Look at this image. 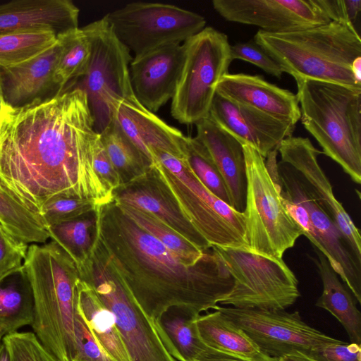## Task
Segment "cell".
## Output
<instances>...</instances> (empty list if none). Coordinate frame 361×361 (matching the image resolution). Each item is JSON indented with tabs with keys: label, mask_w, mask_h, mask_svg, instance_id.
<instances>
[{
	"label": "cell",
	"mask_w": 361,
	"mask_h": 361,
	"mask_svg": "<svg viewBox=\"0 0 361 361\" xmlns=\"http://www.w3.org/2000/svg\"><path fill=\"white\" fill-rule=\"evenodd\" d=\"M100 134L86 93L66 90L47 99L0 111V184L39 214L56 197L96 205L113 200L94 168Z\"/></svg>",
	"instance_id": "obj_1"
},
{
	"label": "cell",
	"mask_w": 361,
	"mask_h": 361,
	"mask_svg": "<svg viewBox=\"0 0 361 361\" xmlns=\"http://www.w3.org/2000/svg\"><path fill=\"white\" fill-rule=\"evenodd\" d=\"M92 246L154 325L171 307L215 310L234 279L212 247L192 266L135 224L114 200L97 205ZM155 327V326H154Z\"/></svg>",
	"instance_id": "obj_2"
},
{
	"label": "cell",
	"mask_w": 361,
	"mask_h": 361,
	"mask_svg": "<svg viewBox=\"0 0 361 361\" xmlns=\"http://www.w3.org/2000/svg\"><path fill=\"white\" fill-rule=\"evenodd\" d=\"M23 269L34 298V334L59 361H73L76 355L75 316L76 266L54 241L28 247Z\"/></svg>",
	"instance_id": "obj_3"
},
{
	"label": "cell",
	"mask_w": 361,
	"mask_h": 361,
	"mask_svg": "<svg viewBox=\"0 0 361 361\" xmlns=\"http://www.w3.org/2000/svg\"><path fill=\"white\" fill-rule=\"evenodd\" d=\"M253 39L295 80H319L361 89L351 71L353 61L361 56L360 37L353 26L331 21L286 33L259 30Z\"/></svg>",
	"instance_id": "obj_4"
},
{
	"label": "cell",
	"mask_w": 361,
	"mask_h": 361,
	"mask_svg": "<svg viewBox=\"0 0 361 361\" xmlns=\"http://www.w3.org/2000/svg\"><path fill=\"white\" fill-rule=\"evenodd\" d=\"M300 119L322 154L361 183V89L336 83L296 80Z\"/></svg>",
	"instance_id": "obj_5"
},
{
	"label": "cell",
	"mask_w": 361,
	"mask_h": 361,
	"mask_svg": "<svg viewBox=\"0 0 361 361\" xmlns=\"http://www.w3.org/2000/svg\"><path fill=\"white\" fill-rule=\"evenodd\" d=\"M153 166L180 210L212 246L248 249L243 213L238 212L207 189L187 159L152 149Z\"/></svg>",
	"instance_id": "obj_6"
},
{
	"label": "cell",
	"mask_w": 361,
	"mask_h": 361,
	"mask_svg": "<svg viewBox=\"0 0 361 361\" xmlns=\"http://www.w3.org/2000/svg\"><path fill=\"white\" fill-rule=\"evenodd\" d=\"M242 145L247 176L243 213L248 250L283 258L284 252L303 235L302 231L286 210L279 185L271 176L265 159L251 145Z\"/></svg>",
	"instance_id": "obj_7"
},
{
	"label": "cell",
	"mask_w": 361,
	"mask_h": 361,
	"mask_svg": "<svg viewBox=\"0 0 361 361\" xmlns=\"http://www.w3.org/2000/svg\"><path fill=\"white\" fill-rule=\"evenodd\" d=\"M184 59L171 99V114L180 123L195 124L207 118L216 87L232 62L228 37L205 27L183 43Z\"/></svg>",
	"instance_id": "obj_8"
},
{
	"label": "cell",
	"mask_w": 361,
	"mask_h": 361,
	"mask_svg": "<svg viewBox=\"0 0 361 361\" xmlns=\"http://www.w3.org/2000/svg\"><path fill=\"white\" fill-rule=\"evenodd\" d=\"M82 28L90 41V59L85 74L70 88L86 93L95 130L100 133L111 122L116 102L135 97L129 73L133 56L105 16Z\"/></svg>",
	"instance_id": "obj_9"
},
{
	"label": "cell",
	"mask_w": 361,
	"mask_h": 361,
	"mask_svg": "<svg viewBox=\"0 0 361 361\" xmlns=\"http://www.w3.org/2000/svg\"><path fill=\"white\" fill-rule=\"evenodd\" d=\"M77 269L79 278L114 314L130 361H177L163 344L153 322L92 246Z\"/></svg>",
	"instance_id": "obj_10"
},
{
	"label": "cell",
	"mask_w": 361,
	"mask_h": 361,
	"mask_svg": "<svg viewBox=\"0 0 361 361\" xmlns=\"http://www.w3.org/2000/svg\"><path fill=\"white\" fill-rule=\"evenodd\" d=\"M212 247L234 279L231 291L220 304L284 310L300 296L298 281L283 258L262 255L243 247Z\"/></svg>",
	"instance_id": "obj_11"
},
{
	"label": "cell",
	"mask_w": 361,
	"mask_h": 361,
	"mask_svg": "<svg viewBox=\"0 0 361 361\" xmlns=\"http://www.w3.org/2000/svg\"><path fill=\"white\" fill-rule=\"evenodd\" d=\"M104 16L134 56L168 44L183 43L206 27L203 16L161 3L133 2Z\"/></svg>",
	"instance_id": "obj_12"
},
{
	"label": "cell",
	"mask_w": 361,
	"mask_h": 361,
	"mask_svg": "<svg viewBox=\"0 0 361 361\" xmlns=\"http://www.w3.org/2000/svg\"><path fill=\"white\" fill-rule=\"evenodd\" d=\"M267 168L279 185L280 195L297 202L307 210L309 219L302 226L305 235L327 259L330 266L361 303V258L325 212L302 190L290 171L275 157L266 160Z\"/></svg>",
	"instance_id": "obj_13"
},
{
	"label": "cell",
	"mask_w": 361,
	"mask_h": 361,
	"mask_svg": "<svg viewBox=\"0 0 361 361\" xmlns=\"http://www.w3.org/2000/svg\"><path fill=\"white\" fill-rule=\"evenodd\" d=\"M215 310L221 312L272 357L281 358L295 351L309 355L314 349L338 341L307 325L298 312L219 305Z\"/></svg>",
	"instance_id": "obj_14"
},
{
	"label": "cell",
	"mask_w": 361,
	"mask_h": 361,
	"mask_svg": "<svg viewBox=\"0 0 361 361\" xmlns=\"http://www.w3.org/2000/svg\"><path fill=\"white\" fill-rule=\"evenodd\" d=\"M280 162L292 173L305 193L325 212L361 258V236L342 204L335 197L331 183L318 162V150L307 137L285 138L278 147Z\"/></svg>",
	"instance_id": "obj_15"
},
{
	"label": "cell",
	"mask_w": 361,
	"mask_h": 361,
	"mask_svg": "<svg viewBox=\"0 0 361 361\" xmlns=\"http://www.w3.org/2000/svg\"><path fill=\"white\" fill-rule=\"evenodd\" d=\"M225 20L270 33L302 30L331 22L324 0H213Z\"/></svg>",
	"instance_id": "obj_16"
},
{
	"label": "cell",
	"mask_w": 361,
	"mask_h": 361,
	"mask_svg": "<svg viewBox=\"0 0 361 361\" xmlns=\"http://www.w3.org/2000/svg\"><path fill=\"white\" fill-rule=\"evenodd\" d=\"M184 59L183 43H171L135 56L129 66L133 93L139 102L157 112L172 99Z\"/></svg>",
	"instance_id": "obj_17"
},
{
	"label": "cell",
	"mask_w": 361,
	"mask_h": 361,
	"mask_svg": "<svg viewBox=\"0 0 361 361\" xmlns=\"http://www.w3.org/2000/svg\"><path fill=\"white\" fill-rule=\"evenodd\" d=\"M112 195L117 202L151 213L202 252L212 248L183 214L154 166L137 179L121 184Z\"/></svg>",
	"instance_id": "obj_18"
},
{
	"label": "cell",
	"mask_w": 361,
	"mask_h": 361,
	"mask_svg": "<svg viewBox=\"0 0 361 361\" xmlns=\"http://www.w3.org/2000/svg\"><path fill=\"white\" fill-rule=\"evenodd\" d=\"M209 116L242 143L254 147L264 159L292 136L295 125L215 94Z\"/></svg>",
	"instance_id": "obj_19"
},
{
	"label": "cell",
	"mask_w": 361,
	"mask_h": 361,
	"mask_svg": "<svg viewBox=\"0 0 361 361\" xmlns=\"http://www.w3.org/2000/svg\"><path fill=\"white\" fill-rule=\"evenodd\" d=\"M112 120L152 166L157 161L152 149L187 159L186 136L144 107L135 97L117 102Z\"/></svg>",
	"instance_id": "obj_20"
},
{
	"label": "cell",
	"mask_w": 361,
	"mask_h": 361,
	"mask_svg": "<svg viewBox=\"0 0 361 361\" xmlns=\"http://www.w3.org/2000/svg\"><path fill=\"white\" fill-rule=\"evenodd\" d=\"M20 64L0 67L4 102L11 107H21L36 101L52 98L61 91L55 80L56 66L62 41Z\"/></svg>",
	"instance_id": "obj_21"
},
{
	"label": "cell",
	"mask_w": 361,
	"mask_h": 361,
	"mask_svg": "<svg viewBox=\"0 0 361 361\" xmlns=\"http://www.w3.org/2000/svg\"><path fill=\"white\" fill-rule=\"evenodd\" d=\"M216 93L293 125L300 119L296 94L270 83L259 75L227 73L218 82Z\"/></svg>",
	"instance_id": "obj_22"
},
{
	"label": "cell",
	"mask_w": 361,
	"mask_h": 361,
	"mask_svg": "<svg viewBox=\"0 0 361 361\" xmlns=\"http://www.w3.org/2000/svg\"><path fill=\"white\" fill-rule=\"evenodd\" d=\"M195 136L207 149L226 185L231 207L243 213L247 176L242 143L209 116L195 124Z\"/></svg>",
	"instance_id": "obj_23"
},
{
	"label": "cell",
	"mask_w": 361,
	"mask_h": 361,
	"mask_svg": "<svg viewBox=\"0 0 361 361\" xmlns=\"http://www.w3.org/2000/svg\"><path fill=\"white\" fill-rule=\"evenodd\" d=\"M79 8L70 0H14L0 4V35L48 29L57 36L79 28Z\"/></svg>",
	"instance_id": "obj_24"
},
{
	"label": "cell",
	"mask_w": 361,
	"mask_h": 361,
	"mask_svg": "<svg viewBox=\"0 0 361 361\" xmlns=\"http://www.w3.org/2000/svg\"><path fill=\"white\" fill-rule=\"evenodd\" d=\"M195 323L202 341L212 349L246 361H281L264 353L219 310L200 314Z\"/></svg>",
	"instance_id": "obj_25"
},
{
	"label": "cell",
	"mask_w": 361,
	"mask_h": 361,
	"mask_svg": "<svg viewBox=\"0 0 361 361\" xmlns=\"http://www.w3.org/2000/svg\"><path fill=\"white\" fill-rule=\"evenodd\" d=\"M76 307L97 342L114 361H130L114 314L94 289L80 278L76 283Z\"/></svg>",
	"instance_id": "obj_26"
},
{
	"label": "cell",
	"mask_w": 361,
	"mask_h": 361,
	"mask_svg": "<svg viewBox=\"0 0 361 361\" xmlns=\"http://www.w3.org/2000/svg\"><path fill=\"white\" fill-rule=\"evenodd\" d=\"M314 252L318 258L311 257L310 259L317 266L323 284V290L316 306L334 316L344 327L350 343L360 345L361 313L326 257L317 249H314Z\"/></svg>",
	"instance_id": "obj_27"
},
{
	"label": "cell",
	"mask_w": 361,
	"mask_h": 361,
	"mask_svg": "<svg viewBox=\"0 0 361 361\" xmlns=\"http://www.w3.org/2000/svg\"><path fill=\"white\" fill-rule=\"evenodd\" d=\"M200 314L187 307H171L154 326L166 350L177 361H194L208 348L197 329L195 321Z\"/></svg>",
	"instance_id": "obj_28"
},
{
	"label": "cell",
	"mask_w": 361,
	"mask_h": 361,
	"mask_svg": "<svg viewBox=\"0 0 361 361\" xmlns=\"http://www.w3.org/2000/svg\"><path fill=\"white\" fill-rule=\"evenodd\" d=\"M33 317L32 290L23 267L0 281V329L4 335L15 333Z\"/></svg>",
	"instance_id": "obj_29"
},
{
	"label": "cell",
	"mask_w": 361,
	"mask_h": 361,
	"mask_svg": "<svg viewBox=\"0 0 361 361\" xmlns=\"http://www.w3.org/2000/svg\"><path fill=\"white\" fill-rule=\"evenodd\" d=\"M99 134L106 154L119 175L121 184L137 179L152 166L114 120Z\"/></svg>",
	"instance_id": "obj_30"
},
{
	"label": "cell",
	"mask_w": 361,
	"mask_h": 361,
	"mask_svg": "<svg viewBox=\"0 0 361 361\" xmlns=\"http://www.w3.org/2000/svg\"><path fill=\"white\" fill-rule=\"evenodd\" d=\"M0 224L26 243H44L49 238L40 215L0 184Z\"/></svg>",
	"instance_id": "obj_31"
},
{
	"label": "cell",
	"mask_w": 361,
	"mask_h": 361,
	"mask_svg": "<svg viewBox=\"0 0 361 361\" xmlns=\"http://www.w3.org/2000/svg\"><path fill=\"white\" fill-rule=\"evenodd\" d=\"M116 202L137 225L159 240L185 264L192 266L204 256L206 251L199 250L151 213L126 204Z\"/></svg>",
	"instance_id": "obj_32"
},
{
	"label": "cell",
	"mask_w": 361,
	"mask_h": 361,
	"mask_svg": "<svg viewBox=\"0 0 361 361\" xmlns=\"http://www.w3.org/2000/svg\"><path fill=\"white\" fill-rule=\"evenodd\" d=\"M62 49L55 69V80L62 93L68 84H74L85 73L90 54V41L82 28L59 35Z\"/></svg>",
	"instance_id": "obj_33"
},
{
	"label": "cell",
	"mask_w": 361,
	"mask_h": 361,
	"mask_svg": "<svg viewBox=\"0 0 361 361\" xmlns=\"http://www.w3.org/2000/svg\"><path fill=\"white\" fill-rule=\"evenodd\" d=\"M56 34L48 29H32L0 35V67L23 63L52 47Z\"/></svg>",
	"instance_id": "obj_34"
},
{
	"label": "cell",
	"mask_w": 361,
	"mask_h": 361,
	"mask_svg": "<svg viewBox=\"0 0 361 361\" xmlns=\"http://www.w3.org/2000/svg\"><path fill=\"white\" fill-rule=\"evenodd\" d=\"M94 218H80L47 228L49 238L71 258L78 267L88 256L92 245Z\"/></svg>",
	"instance_id": "obj_35"
},
{
	"label": "cell",
	"mask_w": 361,
	"mask_h": 361,
	"mask_svg": "<svg viewBox=\"0 0 361 361\" xmlns=\"http://www.w3.org/2000/svg\"><path fill=\"white\" fill-rule=\"evenodd\" d=\"M187 161L202 184L212 194L231 207L225 182L205 146L196 137L186 136Z\"/></svg>",
	"instance_id": "obj_36"
},
{
	"label": "cell",
	"mask_w": 361,
	"mask_h": 361,
	"mask_svg": "<svg viewBox=\"0 0 361 361\" xmlns=\"http://www.w3.org/2000/svg\"><path fill=\"white\" fill-rule=\"evenodd\" d=\"M97 207L94 202L76 197H56L47 202L39 214L46 228L75 219L93 213Z\"/></svg>",
	"instance_id": "obj_37"
},
{
	"label": "cell",
	"mask_w": 361,
	"mask_h": 361,
	"mask_svg": "<svg viewBox=\"0 0 361 361\" xmlns=\"http://www.w3.org/2000/svg\"><path fill=\"white\" fill-rule=\"evenodd\" d=\"M2 342L7 347L12 361H59L32 332L6 334Z\"/></svg>",
	"instance_id": "obj_38"
},
{
	"label": "cell",
	"mask_w": 361,
	"mask_h": 361,
	"mask_svg": "<svg viewBox=\"0 0 361 361\" xmlns=\"http://www.w3.org/2000/svg\"><path fill=\"white\" fill-rule=\"evenodd\" d=\"M28 247L0 224V281L23 268Z\"/></svg>",
	"instance_id": "obj_39"
},
{
	"label": "cell",
	"mask_w": 361,
	"mask_h": 361,
	"mask_svg": "<svg viewBox=\"0 0 361 361\" xmlns=\"http://www.w3.org/2000/svg\"><path fill=\"white\" fill-rule=\"evenodd\" d=\"M74 333L76 355L73 361H114L97 342L77 307Z\"/></svg>",
	"instance_id": "obj_40"
},
{
	"label": "cell",
	"mask_w": 361,
	"mask_h": 361,
	"mask_svg": "<svg viewBox=\"0 0 361 361\" xmlns=\"http://www.w3.org/2000/svg\"><path fill=\"white\" fill-rule=\"evenodd\" d=\"M231 59L252 63L267 73L280 79L284 73L281 66L254 39L231 45Z\"/></svg>",
	"instance_id": "obj_41"
},
{
	"label": "cell",
	"mask_w": 361,
	"mask_h": 361,
	"mask_svg": "<svg viewBox=\"0 0 361 361\" xmlns=\"http://www.w3.org/2000/svg\"><path fill=\"white\" fill-rule=\"evenodd\" d=\"M309 355L317 361H361V348L338 340L314 349Z\"/></svg>",
	"instance_id": "obj_42"
},
{
	"label": "cell",
	"mask_w": 361,
	"mask_h": 361,
	"mask_svg": "<svg viewBox=\"0 0 361 361\" xmlns=\"http://www.w3.org/2000/svg\"><path fill=\"white\" fill-rule=\"evenodd\" d=\"M94 168L97 175L112 193L121 184L119 175L106 154L100 136L95 146Z\"/></svg>",
	"instance_id": "obj_43"
},
{
	"label": "cell",
	"mask_w": 361,
	"mask_h": 361,
	"mask_svg": "<svg viewBox=\"0 0 361 361\" xmlns=\"http://www.w3.org/2000/svg\"><path fill=\"white\" fill-rule=\"evenodd\" d=\"M194 361H246L208 347Z\"/></svg>",
	"instance_id": "obj_44"
},
{
	"label": "cell",
	"mask_w": 361,
	"mask_h": 361,
	"mask_svg": "<svg viewBox=\"0 0 361 361\" xmlns=\"http://www.w3.org/2000/svg\"><path fill=\"white\" fill-rule=\"evenodd\" d=\"M281 361H317L310 355L295 351L279 358Z\"/></svg>",
	"instance_id": "obj_45"
},
{
	"label": "cell",
	"mask_w": 361,
	"mask_h": 361,
	"mask_svg": "<svg viewBox=\"0 0 361 361\" xmlns=\"http://www.w3.org/2000/svg\"><path fill=\"white\" fill-rule=\"evenodd\" d=\"M351 71L355 81L361 85V56L355 59L351 66Z\"/></svg>",
	"instance_id": "obj_46"
},
{
	"label": "cell",
	"mask_w": 361,
	"mask_h": 361,
	"mask_svg": "<svg viewBox=\"0 0 361 361\" xmlns=\"http://www.w3.org/2000/svg\"><path fill=\"white\" fill-rule=\"evenodd\" d=\"M0 361H12L9 351L3 342L0 343Z\"/></svg>",
	"instance_id": "obj_47"
},
{
	"label": "cell",
	"mask_w": 361,
	"mask_h": 361,
	"mask_svg": "<svg viewBox=\"0 0 361 361\" xmlns=\"http://www.w3.org/2000/svg\"><path fill=\"white\" fill-rule=\"evenodd\" d=\"M4 99V94H3V90H2V84H1V75H0V111L3 106L5 104Z\"/></svg>",
	"instance_id": "obj_48"
},
{
	"label": "cell",
	"mask_w": 361,
	"mask_h": 361,
	"mask_svg": "<svg viewBox=\"0 0 361 361\" xmlns=\"http://www.w3.org/2000/svg\"><path fill=\"white\" fill-rule=\"evenodd\" d=\"M4 334H3L1 329H0V343H1V341L2 339V336H4Z\"/></svg>",
	"instance_id": "obj_49"
}]
</instances>
